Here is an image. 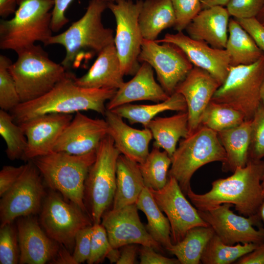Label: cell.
<instances>
[{
    "mask_svg": "<svg viewBox=\"0 0 264 264\" xmlns=\"http://www.w3.org/2000/svg\"><path fill=\"white\" fill-rule=\"evenodd\" d=\"M75 77L67 72L46 94L19 104L11 110L14 121L19 124L46 114H72L84 110H93L105 115V103L112 98L117 89L83 88L76 84Z\"/></svg>",
    "mask_w": 264,
    "mask_h": 264,
    "instance_id": "obj_1",
    "label": "cell"
},
{
    "mask_svg": "<svg viewBox=\"0 0 264 264\" xmlns=\"http://www.w3.org/2000/svg\"><path fill=\"white\" fill-rule=\"evenodd\" d=\"M264 161L249 159L245 166L236 169L230 176L213 181L208 192L198 194L191 188L186 195L199 210L228 203L240 215L251 216L257 214L264 198Z\"/></svg>",
    "mask_w": 264,
    "mask_h": 264,
    "instance_id": "obj_2",
    "label": "cell"
},
{
    "mask_svg": "<svg viewBox=\"0 0 264 264\" xmlns=\"http://www.w3.org/2000/svg\"><path fill=\"white\" fill-rule=\"evenodd\" d=\"M107 3L90 0L83 16L65 31L52 35L46 45L58 44L64 47L66 55L61 65L67 70L78 67L86 57L98 54L114 43L113 30L105 27L102 21Z\"/></svg>",
    "mask_w": 264,
    "mask_h": 264,
    "instance_id": "obj_3",
    "label": "cell"
},
{
    "mask_svg": "<svg viewBox=\"0 0 264 264\" xmlns=\"http://www.w3.org/2000/svg\"><path fill=\"white\" fill-rule=\"evenodd\" d=\"M96 156V151L83 155L51 152L31 160L50 189L88 214L84 202L85 184Z\"/></svg>",
    "mask_w": 264,
    "mask_h": 264,
    "instance_id": "obj_4",
    "label": "cell"
},
{
    "mask_svg": "<svg viewBox=\"0 0 264 264\" xmlns=\"http://www.w3.org/2000/svg\"><path fill=\"white\" fill-rule=\"evenodd\" d=\"M53 0H20L14 17L0 22V48L16 52L52 36Z\"/></svg>",
    "mask_w": 264,
    "mask_h": 264,
    "instance_id": "obj_5",
    "label": "cell"
},
{
    "mask_svg": "<svg viewBox=\"0 0 264 264\" xmlns=\"http://www.w3.org/2000/svg\"><path fill=\"white\" fill-rule=\"evenodd\" d=\"M12 75L21 103L37 99L50 91L66 75V69L51 60L40 45L34 44L17 52Z\"/></svg>",
    "mask_w": 264,
    "mask_h": 264,
    "instance_id": "obj_6",
    "label": "cell"
},
{
    "mask_svg": "<svg viewBox=\"0 0 264 264\" xmlns=\"http://www.w3.org/2000/svg\"><path fill=\"white\" fill-rule=\"evenodd\" d=\"M225 150L218 132L200 125L186 138H182L171 156L168 176L176 179L186 196L191 189L193 174L201 167L212 162H223Z\"/></svg>",
    "mask_w": 264,
    "mask_h": 264,
    "instance_id": "obj_7",
    "label": "cell"
},
{
    "mask_svg": "<svg viewBox=\"0 0 264 264\" xmlns=\"http://www.w3.org/2000/svg\"><path fill=\"white\" fill-rule=\"evenodd\" d=\"M120 153L108 134L96 150V159L85 181L84 202L93 224L101 223L102 217L113 202L116 181L117 161Z\"/></svg>",
    "mask_w": 264,
    "mask_h": 264,
    "instance_id": "obj_8",
    "label": "cell"
},
{
    "mask_svg": "<svg viewBox=\"0 0 264 264\" xmlns=\"http://www.w3.org/2000/svg\"><path fill=\"white\" fill-rule=\"evenodd\" d=\"M264 81V54L252 64L231 66L211 101L228 106L242 112L245 120H251L262 103Z\"/></svg>",
    "mask_w": 264,
    "mask_h": 264,
    "instance_id": "obj_9",
    "label": "cell"
},
{
    "mask_svg": "<svg viewBox=\"0 0 264 264\" xmlns=\"http://www.w3.org/2000/svg\"><path fill=\"white\" fill-rule=\"evenodd\" d=\"M56 192L52 190L45 196L41 209L40 224L51 238L71 252L77 232L93 223L87 212L76 204L67 202Z\"/></svg>",
    "mask_w": 264,
    "mask_h": 264,
    "instance_id": "obj_10",
    "label": "cell"
},
{
    "mask_svg": "<svg viewBox=\"0 0 264 264\" xmlns=\"http://www.w3.org/2000/svg\"><path fill=\"white\" fill-rule=\"evenodd\" d=\"M143 2L142 0H117L107 3V8L115 20L114 44L125 75H134L140 66L138 57L143 38L138 17Z\"/></svg>",
    "mask_w": 264,
    "mask_h": 264,
    "instance_id": "obj_11",
    "label": "cell"
},
{
    "mask_svg": "<svg viewBox=\"0 0 264 264\" xmlns=\"http://www.w3.org/2000/svg\"><path fill=\"white\" fill-rule=\"evenodd\" d=\"M41 176L32 161L24 165L16 182L1 197L0 226L12 223L17 218L29 216L41 210L45 196Z\"/></svg>",
    "mask_w": 264,
    "mask_h": 264,
    "instance_id": "obj_12",
    "label": "cell"
},
{
    "mask_svg": "<svg viewBox=\"0 0 264 264\" xmlns=\"http://www.w3.org/2000/svg\"><path fill=\"white\" fill-rule=\"evenodd\" d=\"M225 203L205 210H198L202 219L211 226L215 234L224 243L260 244L264 242V227L258 214L244 217L235 214Z\"/></svg>",
    "mask_w": 264,
    "mask_h": 264,
    "instance_id": "obj_13",
    "label": "cell"
},
{
    "mask_svg": "<svg viewBox=\"0 0 264 264\" xmlns=\"http://www.w3.org/2000/svg\"><path fill=\"white\" fill-rule=\"evenodd\" d=\"M138 61L147 63L155 70L160 85L169 96L194 67L176 45L144 39Z\"/></svg>",
    "mask_w": 264,
    "mask_h": 264,
    "instance_id": "obj_14",
    "label": "cell"
},
{
    "mask_svg": "<svg viewBox=\"0 0 264 264\" xmlns=\"http://www.w3.org/2000/svg\"><path fill=\"white\" fill-rule=\"evenodd\" d=\"M149 189L159 208L169 220L173 244L181 241L193 227L209 226L200 217L198 209L186 199L174 177L168 176L166 184L160 190Z\"/></svg>",
    "mask_w": 264,
    "mask_h": 264,
    "instance_id": "obj_15",
    "label": "cell"
},
{
    "mask_svg": "<svg viewBox=\"0 0 264 264\" xmlns=\"http://www.w3.org/2000/svg\"><path fill=\"white\" fill-rule=\"evenodd\" d=\"M138 210L134 203L104 213L101 224L106 230L111 246L118 249L126 244H138L161 251V244L153 238L142 223Z\"/></svg>",
    "mask_w": 264,
    "mask_h": 264,
    "instance_id": "obj_16",
    "label": "cell"
},
{
    "mask_svg": "<svg viewBox=\"0 0 264 264\" xmlns=\"http://www.w3.org/2000/svg\"><path fill=\"white\" fill-rule=\"evenodd\" d=\"M108 130L106 120L92 119L77 112L52 152L83 155L96 151L101 140L108 134Z\"/></svg>",
    "mask_w": 264,
    "mask_h": 264,
    "instance_id": "obj_17",
    "label": "cell"
},
{
    "mask_svg": "<svg viewBox=\"0 0 264 264\" xmlns=\"http://www.w3.org/2000/svg\"><path fill=\"white\" fill-rule=\"evenodd\" d=\"M155 41L158 43H170L178 46L194 66L207 71L220 85L226 79L231 65L225 49L214 48L204 41L191 38L182 31L167 33L163 38Z\"/></svg>",
    "mask_w": 264,
    "mask_h": 264,
    "instance_id": "obj_18",
    "label": "cell"
},
{
    "mask_svg": "<svg viewBox=\"0 0 264 264\" xmlns=\"http://www.w3.org/2000/svg\"><path fill=\"white\" fill-rule=\"evenodd\" d=\"M73 118L72 114L49 113L19 124L27 139L25 158L46 154Z\"/></svg>",
    "mask_w": 264,
    "mask_h": 264,
    "instance_id": "obj_19",
    "label": "cell"
},
{
    "mask_svg": "<svg viewBox=\"0 0 264 264\" xmlns=\"http://www.w3.org/2000/svg\"><path fill=\"white\" fill-rule=\"evenodd\" d=\"M221 85L209 72L194 66L176 88L187 106L189 134L200 126L202 114Z\"/></svg>",
    "mask_w": 264,
    "mask_h": 264,
    "instance_id": "obj_20",
    "label": "cell"
},
{
    "mask_svg": "<svg viewBox=\"0 0 264 264\" xmlns=\"http://www.w3.org/2000/svg\"><path fill=\"white\" fill-rule=\"evenodd\" d=\"M17 229L19 264H44L50 263L55 257L61 244L42 229L36 220L24 217L18 220Z\"/></svg>",
    "mask_w": 264,
    "mask_h": 264,
    "instance_id": "obj_21",
    "label": "cell"
},
{
    "mask_svg": "<svg viewBox=\"0 0 264 264\" xmlns=\"http://www.w3.org/2000/svg\"><path fill=\"white\" fill-rule=\"evenodd\" d=\"M108 125V134L120 154L139 164L143 163L149 154V146L153 135L150 130L134 129L123 120V118L110 110L105 115Z\"/></svg>",
    "mask_w": 264,
    "mask_h": 264,
    "instance_id": "obj_22",
    "label": "cell"
},
{
    "mask_svg": "<svg viewBox=\"0 0 264 264\" xmlns=\"http://www.w3.org/2000/svg\"><path fill=\"white\" fill-rule=\"evenodd\" d=\"M169 95L155 80L153 67L143 62L130 81L117 89L106 105L107 110H112L130 103L143 100L158 103L166 100Z\"/></svg>",
    "mask_w": 264,
    "mask_h": 264,
    "instance_id": "obj_23",
    "label": "cell"
},
{
    "mask_svg": "<svg viewBox=\"0 0 264 264\" xmlns=\"http://www.w3.org/2000/svg\"><path fill=\"white\" fill-rule=\"evenodd\" d=\"M229 16L227 10L223 6L202 9L185 30L193 39L204 41L214 48L225 49Z\"/></svg>",
    "mask_w": 264,
    "mask_h": 264,
    "instance_id": "obj_24",
    "label": "cell"
},
{
    "mask_svg": "<svg viewBox=\"0 0 264 264\" xmlns=\"http://www.w3.org/2000/svg\"><path fill=\"white\" fill-rule=\"evenodd\" d=\"M125 76L114 44L103 48L88 72L80 77L75 78L76 84L91 88L117 89L124 83Z\"/></svg>",
    "mask_w": 264,
    "mask_h": 264,
    "instance_id": "obj_25",
    "label": "cell"
},
{
    "mask_svg": "<svg viewBox=\"0 0 264 264\" xmlns=\"http://www.w3.org/2000/svg\"><path fill=\"white\" fill-rule=\"evenodd\" d=\"M116 185L112 209L135 203L145 187L139 163L120 154L117 161Z\"/></svg>",
    "mask_w": 264,
    "mask_h": 264,
    "instance_id": "obj_26",
    "label": "cell"
},
{
    "mask_svg": "<svg viewBox=\"0 0 264 264\" xmlns=\"http://www.w3.org/2000/svg\"><path fill=\"white\" fill-rule=\"evenodd\" d=\"M251 120H245L236 127L218 132L226 153V159L222 163L223 172L233 173L246 165L251 141Z\"/></svg>",
    "mask_w": 264,
    "mask_h": 264,
    "instance_id": "obj_27",
    "label": "cell"
},
{
    "mask_svg": "<svg viewBox=\"0 0 264 264\" xmlns=\"http://www.w3.org/2000/svg\"><path fill=\"white\" fill-rule=\"evenodd\" d=\"M147 128L154 139V147L163 149L171 157L180 138L189 135L187 112L180 111L169 117H155Z\"/></svg>",
    "mask_w": 264,
    "mask_h": 264,
    "instance_id": "obj_28",
    "label": "cell"
},
{
    "mask_svg": "<svg viewBox=\"0 0 264 264\" xmlns=\"http://www.w3.org/2000/svg\"><path fill=\"white\" fill-rule=\"evenodd\" d=\"M176 16L170 0H145L138 17L144 40L155 41L166 28L174 27Z\"/></svg>",
    "mask_w": 264,
    "mask_h": 264,
    "instance_id": "obj_29",
    "label": "cell"
},
{
    "mask_svg": "<svg viewBox=\"0 0 264 264\" xmlns=\"http://www.w3.org/2000/svg\"><path fill=\"white\" fill-rule=\"evenodd\" d=\"M228 34L225 49L229 55L231 66L252 64L264 54L235 19L229 20Z\"/></svg>",
    "mask_w": 264,
    "mask_h": 264,
    "instance_id": "obj_30",
    "label": "cell"
},
{
    "mask_svg": "<svg viewBox=\"0 0 264 264\" xmlns=\"http://www.w3.org/2000/svg\"><path fill=\"white\" fill-rule=\"evenodd\" d=\"M125 118L130 124L140 123L147 127L159 113L166 110L187 111V106L183 96L175 92L165 101L152 105L125 104L110 110Z\"/></svg>",
    "mask_w": 264,
    "mask_h": 264,
    "instance_id": "obj_31",
    "label": "cell"
},
{
    "mask_svg": "<svg viewBox=\"0 0 264 264\" xmlns=\"http://www.w3.org/2000/svg\"><path fill=\"white\" fill-rule=\"evenodd\" d=\"M135 203L138 209L142 211L147 218L148 223L145 227L148 233L167 250L173 244L170 222L148 188L143 189Z\"/></svg>",
    "mask_w": 264,
    "mask_h": 264,
    "instance_id": "obj_32",
    "label": "cell"
},
{
    "mask_svg": "<svg viewBox=\"0 0 264 264\" xmlns=\"http://www.w3.org/2000/svg\"><path fill=\"white\" fill-rule=\"evenodd\" d=\"M214 234L210 226L193 227L181 241L173 244L167 250L175 255L181 264H200L202 253Z\"/></svg>",
    "mask_w": 264,
    "mask_h": 264,
    "instance_id": "obj_33",
    "label": "cell"
},
{
    "mask_svg": "<svg viewBox=\"0 0 264 264\" xmlns=\"http://www.w3.org/2000/svg\"><path fill=\"white\" fill-rule=\"evenodd\" d=\"M171 157L165 151L154 147L145 160L139 164L145 186L149 189L160 190L166 184Z\"/></svg>",
    "mask_w": 264,
    "mask_h": 264,
    "instance_id": "obj_34",
    "label": "cell"
},
{
    "mask_svg": "<svg viewBox=\"0 0 264 264\" xmlns=\"http://www.w3.org/2000/svg\"><path fill=\"white\" fill-rule=\"evenodd\" d=\"M258 245L254 243L227 245L214 234L202 253L201 262L203 264H230L253 251Z\"/></svg>",
    "mask_w": 264,
    "mask_h": 264,
    "instance_id": "obj_35",
    "label": "cell"
},
{
    "mask_svg": "<svg viewBox=\"0 0 264 264\" xmlns=\"http://www.w3.org/2000/svg\"><path fill=\"white\" fill-rule=\"evenodd\" d=\"M244 121V116L240 111L211 101L202 114L200 125L219 132L236 127Z\"/></svg>",
    "mask_w": 264,
    "mask_h": 264,
    "instance_id": "obj_36",
    "label": "cell"
},
{
    "mask_svg": "<svg viewBox=\"0 0 264 264\" xmlns=\"http://www.w3.org/2000/svg\"><path fill=\"white\" fill-rule=\"evenodd\" d=\"M0 134L6 145V153L11 160L24 157L27 146L26 137L19 124L7 111L0 110Z\"/></svg>",
    "mask_w": 264,
    "mask_h": 264,
    "instance_id": "obj_37",
    "label": "cell"
},
{
    "mask_svg": "<svg viewBox=\"0 0 264 264\" xmlns=\"http://www.w3.org/2000/svg\"><path fill=\"white\" fill-rule=\"evenodd\" d=\"M11 61L6 56L0 55V107L11 110L21 103L15 81L9 71Z\"/></svg>",
    "mask_w": 264,
    "mask_h": 264,
    "instance_id": "obj_38",
    "label": "cell"
},
{
    "mask_svg": "<svg viewBox=\"0 0 264 264\" xmlns=\"http://www.w3.org/2000/svg\"><path fill=\"white\" fill-rule=\"evenodd\" d=\"M20 251L17 228L12 223L0 226V264L19 263Z\"/></svg>",
    "mask_w": 264,
    "mask_h": 264,
    "instance_id": "obj_39",
    "label": "cell"
},
{
    "mask_svg": "<svg viewBox=\"0 0 264 264\" xmlns=\"http://www.w3.org/2000/svg\"><path fill=\"white\" fill-rule=\"evenodd\" d=\"M249 159L264 157V105H260L251 120Z\"/></svg>",
    "mask_w": 264,
    "mask_h": 264,
    "instance_id": "obj_40",
    "label": "cell"
},
{
    "mask_svg": "<svg viewBox=\"0 0 264 264\" xmlns=\"http://www.w3.org/2000/svg\"><path fill=\"white\" fill-rule=\"evenodd\" d=\"M176 16L174 29L183 31L202 10L201 0H170Z\"/></svg>",
    "mask_w": 264,
    "mask_h": 264,
    "instance_id": "obj_41",
    "label": "cell"
},
{
    "mask_svg": "<svg viewBox=\"0 0 264 264\" xmlns=\"http://www.w3.org/2000/svg\"><path fill=\"white\" fill-rule=\"evenodd\" d=\"M113 248L109 242L106 230L101 223L93 224L92 229L90 255L87 262L98 263Z\"/></svg>",
    "mask_w": 264,
    "mask_h": 264,
    "instance_id": "obj_42",
    "label": "cell"
},
{
    "mask_svg": "<svg viewBox=\"0 0 264 264\" xmlns=\"http://www.w3.org/2000/svg\"><path fill=\"white\" fill-rule=\"evenodd\" d=\"M264 4V0H230L226 8L234 18H250L257 16Z\"/></svg>",
    "mask_w": 264,
    "mask_h": 264,
    "instance_id": "obj_43",
    "label": "cell"
},
{
    "mask_svg": "<svg viewBox=\"0 0 264 264\" xmlns=\"http://www.w3.org/2000/svg\"><path fill=\"white\" fill-rule=\"evenodd\" d=\"M92 225L81 229L76 235L72 254L77 264L87 262L89 258Z\"/></svg>",
    "mask_w": 264,
    "mask_h": 264,
    "instance_id": "obj_44",
    "label": "cell"
},
{
    "mask_svg": "<svg viewBox=\"0 0 264 264\" xmlns=\"http://www.w3.org/2000/svg\"><path fill=\"white\" fill-rule=\"evenodd\" d=\"M234 19L248 33L264 53V25L256 17Z\"/></svg>",
    "mask_w": 264,
    "mask_h": 264,
    "instance_id": "obj_45",
    "label": "cell"
},
{
    "mask_svg": "<svg viewBox=\"0 0 264 264\" xmlns=\"http://www.w3.org/2000/svg\"><path fill=\"white\" fill-rule=\"evenodd\" d=\"M73 0H53L51 27L53 32L59 31L68 22L66 12Z\"/></svg>",
    "mask_w": 264,
    "mask_h": 264,
    "instance_id": "obj_46",
    "label": "cell"
},
{
    "mask_svg": "<svg viewBox=\"0 0 264 264\" xmlns=\"http://www.w3.org/2000/svg\"><path fill=\"white\" fill-rule=\"evenodd\" d=\"M140 264H179L177 258H170L158 253L153 247L143 246L139 249Z\"/></svg>",
    "mask_w": 264,
    "mask_h": 264,
    "instance_id": "obj_47",
    "label": "cell"
},
{
    "mask_svg": "<svg viewBox=\"0 0 264 264\" xmlns=\"http://www.w3.org/2000/svg\"><path fill=\"white\" fill-rule=\"evenodd\" d=\"M24 168L4 166L0 172V196L2 197L16 182Z\"/></svg>",
    "mask_w": 264,
    "mask_h": 264,
    "instance_id": "obj_48",
    "label": "cell"
},
{
    "mask_svg": "<svg viewBox=\"0 0 264 264\" xmlns=\"http://www.w3.org/2000/svg\"><path fill=\"white\" fill-rule=\"evenodd\" d=\"M237 264H264V242L251 252L239 258Z\"/></svg>",
    "mask_w": 264,
    "mask_h": 264,
    "instance_id": "obj_49",
    "label": "cell"
},
{
    "mask_svg": "<svg viewBox=\"0 0 264 264\" xmlns=\"http://www.w3.org/2000/svg\"><path fill=\"white\" fill-rule=\"evenodd\" d=\"M137 244H129L122 246L117 264H136V256L138 251Z\"/></svg>",
    "mask_w": 264,
    "mask_h": 264,
    "instance_id": "obj_50",
    "label": "cell"
},
{
    "mask_svg": "<svg viewBox=\"0 0 264 264\" xmlns=\"http://www.w3.org/2000/svg\"><path fill=\"white\" fill-rule=\"evenodd\" d=\"M53 264H77L71 252L63 245H60L55 257L50 261Z\"/></svg>",
    "mask_w": 264,
    "mask_h": 264,
    "instance_id": "obj_51",
    "label": "cell"
},
{
    "mask_svg": "<svg viewBox=\"0 0 264 264\" xmlns=\"http://www.w3.org/2000/svg\"><path fill=\"white\" fill-rule=\"evenodd\" d=\"M20 0H0V16L5 18L14 14Z\"/></svg>",
    "mask_w": 264,
    "mask_h": 264,
    "instance_id": "obj_52",
    "label": "cell"
},
{
    "mask_svg": "<svg viewBox=\"0 0 264 264\" xmlns=\"http://www.w3.org/2000/svg\"><path fill=\"white\" fill-rule=\"evenodd\" d=\"M230 0H201L202 9L213 6H226Z\"/></svg>",
    "mask_w": 264,
    "mask_h": 264,
    "instance_id": "obj_53",
    "label": "cell"
},
{
    "mask_svg": "<svg viewBox=\"0 0 264 264\" xmlns=\"http://www.w3.org/2000/svg\"><path fill=\"white\" fill-rule=\"evenodd\" d=\"M262 222L264 224V198L257 213Z\"/></svg>",
    "mask_w": 264,
    "mask_h": 264,
    "instance_id": "obj_54",
    "label": "cell"
},
{
    "mask_svg": "<svg viewBox=\"0 0 264 264\" xmlns=\"http://www.w3.org/2000/svg\"><path fill=\"white\" fill-rule=\"evenodd\" d=\"M256 18L264 25V4L259 14L256 17Z\"/></svg>",
    "mask_w": 264,
    "mask_h": 264,
    "instance_id": "obj_55",
    "label": "cell"
},
{
    "mask_svg": "<svg viewBox=\"0 0 264 264\" xmlns=\"http://www.w3.org/2000/svg\"><path fill=\"white\" fill-rule=\"evenodd\" d=\"M261 98L262 103L264 105V81L263 83L261 89Z\"/></svg>",
    "mask_w": 264,
    "mask_h": 264,
    "instance_id": "obj_56",
    "label": "cell"
},
{
    "mask_svg": "<svg viewBox=\"0 0 264 264\" xmlns=\"http://www.w3.org/2000/svg\"><path fill=\"white\" fill-rule=\"evenodd\" d=\"M98 0L103 1V2H106V3H109V2L116 1L117 0Z\"/></svg>",
    "mask_w": 264,
    "mask_h": 264,
    "instance_id": "obj_57",
    "label": "cell"
},
{
    "mask_svg": "<svg viewBox=\"0 0 264 264\" xmlns=\"http://www.w3.org/2000/svg\"><path fill=\"white\" fill-rule=\"evenodd\" d=\"M262 185L263 190V193L264 194V175L263 176L262 180Z\"/></svg>",
    "mask_w": 264,
    "mask_h": 264,
    "instance_id": "obj_58",
    "label": "cell"
}]
</instances>
